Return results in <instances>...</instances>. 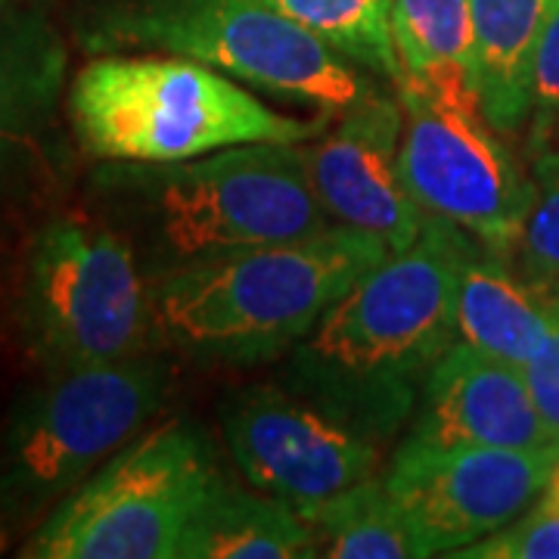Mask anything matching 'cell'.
Wrapping results in <instances>:
<instances>
[{
    "label": "cell",
    "instance_id": "obj_1",
    "mask_svg": "<svg viewBox=\"0 0 559 559\" xmlns=\"http://www.w3.org/2000/svg\"><path fill=\"white\" fill-rule=\"evenodd\" d=\"M473 242L426 215L417 240L367 271L293 348L280 382L380 444L395 439L457 342V277Z\"/></svg>",
    "mask_w": 559,
    "mask_h": 559
},
{
    "label": "cell",
    "instance_id": "obj_2",
    "mask_svg": "<svg viewBox=\"0 0 559 559\" xmlns=\"http://www.w3.org/2000/svg\"><path fill=\"white\" fill-rule=\"evenodd\" d=\"M100 197L156 280L190 261L336 227L299 143H249L180 162H109Z\"/></svg>",
    "mask_w": 559,
    "mask_h": 559
},
{
    "label": "cell",
    "instance_id": "obj_3",
    "mask_svg": "<svg viewBox=\"0 0 559 559\" xmlns=\"http://www.w3.org/2000/svg\"><path fill=\"white\" fill-rule=\"evenodd\" d=\"M389 255L370 234L330 227L308 240L180 264L153 280L162 345L221 364L277 358Z\"/></svg>",
    "mask_w": 559,
    "mask_h": 559
},
{
    "label": "cell",
    "instance_id": "obj_4",
    "mask_svg": "<svg viewBox=\"0 0 559 559\" xmlns=\"http://www.w3.org/2000/svg\"><path fill=\"white\" fill-rule=\"evenodd\" d=\"M69 119L81 146L103 162H180L249 143H305L330 124V112L296 119L271 109L197 60L97 57L69 87Z\"/></svg>",
    "mask_w": 559,
    "mask_h": 559
},
{
    "label": "cell",
    "instance_id": "obj_5",
    "mask_svg": "<svg viewBox=\"0 0 559 559\" xmlns=\"http://www.w3.org/2000/svg\"><path fill=\"white\" fill-rule=\"evenodd\" d=\"M25 345L47 370L159 352L156 283L109 221L62 212L32 237L20 289Z\"/></svg>",
    "mask_w": 559,
    "mask_h": 559
},
{
    "label": "cell",
    "instance_id": "obj_6",
    "mask_svg": "<svg viewBox=\"0 0 559 559\" xmlns=\"http://www.w3.org/2000/svg\"><path fill=\"white\" fill-rule=\"evenodd\" d=\"M94 44L197 60L255 94L330 116L380 91L340 47L252 0H131L103 13Z\"/></svg>",
    "mask_w": 559,
    "mask_h": 559
},
{
    "label": "cell",
    "instance_id": "obj_7",
    "mask_svg": "<svg viewBox=\"0 0 559 559\" xmlns=\"http://www.w3.org/2000/svg\"><path fill=\"white\" fill-rule=\"evenodd\" d=\"M218 454L200 426L143 429L50 510L28 559H178L180 540L218 488Z\"/></svg>",
    "mask_w": 559,
    "mask_h": 559
},
{
    "label": "cell",
    "instance_id": "obj_8",
    "mask_svg": "<svg viewBox=\"0 0 559 559\" xmlns=\"http://www.w3.org/2000/svg\"><path fill=\"white\" fill-rule=\"evenodd\" d=\"M171 385L159 352L50 370L10 417L0 498L20 513L60 503L146 429Z\"/></svg>",
    "mask_w": 559,
    "mask_h": 559
},
{
    "label": "cell",
    "instance_id": "obj_9",
    "mask_svg": "<svg viewBox=\"0 0 559 559\" xmlns=\"http://www.w3.org/2000/svg\"><path fill=\"white\" fill-rule=\"evenodd\" d=\"M395 87L404 109L401 175L423 215L513 255L532 202V175L479 106H451L407 84Z\"/></svg>",
    "mask_w": 559,
    "mask_h": 559
},
{
    "label": "cell",
    "instance_id": "obj_10",
    "mask_svg": "<svg viewBox=\"0 0 559 559\" xmlns=\"http://www.w3.org/2000/svg\"><path fill=\"white\" fill-rule=\"evenodd\" d=\"M221 426L249 485L299 513L373 479L380 466V441L283 382L227 395Z\"/></svg>",
    "mask_w": 559,
    "mask_h": 559
},
{
    "label": "cell",
    "instance_id": "obj_11",
    "mask_svg": "<svg viewBox=\"0 0 559 559\" xmlns=\"http://www.w3.org/2000/svg\"><path fill=\"white\" fill-rule=\"evenodd\" d=\"M557 448H429L401 441L385 473L423 557H454L538 503Z\"/></svg>",
    "mask_w": 559,
    "mask_h": 559
},
{
    "label": "cell",
    "instance_id": "obj_12",
    "mask_svg": "<svg viewBox=\"0 0 559 559\" xmlns=\"http://www.w3.org/2000/svg\"><path fill=\"white\" fill-rule=\"evenodd\" d=\"M404 109L399 94L355 103L340 124L299 143L308 180L336 227L370 234L401 252L423 230L419 209L401 175Z\"/></svg>",
    "mask_w": 559,
    "mask_h": 559
},
{
    "label": "cell",
    "instance_id": "obj_13",
    "mask_svg": "<svg viewBox=\"0 0 559 559\" xmlns=\"http://www.w3.org/2000/svg\"><path fill=\"white\" fill-rule=\"evenodd\" d=\"M404 441L429 448H554L522 367L460 340L423 382Z\"/></svg>",
    "mask_w": 559,
    "mask_h": 559
},
{
    "label": "cell",
    "instance_id": "obj_14",
    "mask_svg": "<svg viewBox=\"0 0 559 559\" xmlns=\"http://www.w3.org/2000/svg\"><path fill=\"white\" fill-rule=\"evenodd\" d=\"M66 50L28 0H0V187L32 162L53 124Z\"/></svg>",
    "mask_w": 559,
    "mask_h": 559
},
{
    "label": "cell",
    "instance_id": "obj_15",
    "mask_svg": "<svg viewBox=\"0 0 559 559\" xmlns=\"http://www.w3.org/2000/svg\"><path fill=\"white\" fill-rule=\"evenodd\" d=\"M550 320L554 299L522 277L510 255L473 242L457 277V340L491 358L525 367L547 340Z\"/></svg>",
    "mask_w": 559,
    "mask_h": 559
},
{
    "label": "cell",
    "instance_id": "obj_16",
    "mask_svg": "<svg viewBox=\"0 0 559 559\" xmlns=\"http://www.w3.org/2000/svg\"><path fill=\"white\" fill-rule=\"evenodd\" d=\"M318 540L296 507L221 479L190 522L178 559H311Z\"/></svg>",
    "mask_w": 559,
    "mask_h": 559
},
{
    "label": "cell",
    "instance_id": "obj_17",
    "mask_svg": "<svg viewBox=\"0 0 559 559\" xmlns=\"http://www.w3.org/2000/svg\"><path fill=\"white\" fill-rule=\"evenodd\" d=\"M554 7L557 0H469L481 112L500 134L528 121L532 60Z\"/></svg>",
    "mask_w": 559,
    "mask_h": 559
},
{
    "label": "cell",
    "instance_id": "obj_18",
    "mask_svg": "<svg viewBox=\"0 0 559 559\" xmlns=\"http://www.w3.org/2000/svg\"><path fill=\"white\" fill-rule=\"evenodd\" d=\"M401 79L451 106H479L469 0H392Z\"/></svg>",
    "mask_w": 559,
    "mask_h": 559
},
{
    "label": "cell",
    "instance_id": "obj_19",
    "mask_svg": "<svg viewBox=\"0 0 559 559\" xmlns=\"http://www.w3.org/2000/svg\"><path fill=\"white\" fill-rule=\"evenodd\" d=\"M318 540V557L330 559H419L417 535L389 495L385 481L367 479L336 498L301 510Z\"/></svg>",
    "mask_w": 559,
    "mask_h": 559
},
{
    "label": "cell",
    "instance_id": "obj_20",
    "mask_svg": "<svg viewBox=\"0 0 559 559\" xmlns=\"http://www.w3.org/2000/svg\"><path fill=\"white\" fill-rule=\"evenodd\" d=\"M308 25L340 47L370 75L399 81L401 62L392 40V0H252Z\"/></svg>",
    "mask_w": 559,
    "mask_h": 559
},
{
    "label": "cell",
    "instance_id": "obj_21",
    "mask_svg": "<svg viewBox=\"0 0 559 559\" xmlns=\"http://www.w3.org/2000/svg\"><path fill=\"white\" fill-rule=\"evenodd\" d=\"M510 261L547 299H559V146L554 143L535 153L532 202Z\"/></svg>",
    "mask_w": 559,
    "mask_h": 559
},
{
    "label": "cell",
    "instance_id": "obj_22",
    "mask_svg": "<svg viewBox=\"0 0 559 559\" xmlns=\"http://www.w3.org/2000/svg\"><path fill=\"white\" fill-rule=\"evenodd\" d=\"M528 146L538 153L559 131V0L544 25L528 81Z\"/></svg>",
    "mask_w": 559,
    "mask_h": 559
},
{
    "label": "cell",
    "instance_id": "obj_23",
    "mask_svg": "<svg viewBox=\"0 0 559 559\" xmlns=\"http://www.w3.org/2000/svg\"><path fill=\"white\" fill-rule=\"evenodd\" d=\"M454 559H559V513L535 507L454 554Z\"/></svg>",
    "mask_w": 559,
    "mask_h": 559
},
{
    "label": "cell",
    "instance_id": "obj_24",
    "mask_svg": "<svg viewBox=\"0 0 559 559\" xmlns=\"http://www.w3.org/2000/svg\"><path fill=\"white\" fill-rule=\"evenodd\" d=\"M522 373L538 407L540 423L550 436V444L559 451V299H554L550 333L538 348V355L522 367Z\"/></svg>",
    "mask_w": 559,
    "mask_h": 559
},
{
    "label": "cell",
    "instance_id": "obj_25",
    "mask_svg": "<svg viewBox=\"0 0 559 559\" xmlns=\"http://www.w3.org/2000/svg\"><path fill=\"white\" fill-rule=\"evenodd\" d=\"M535 507L559 513V463H557V469L550 473V479H547V488H544V495H540Z\"/></svg>",
    "mask_w": 559,
    "mask_h": 559
},
{
    "label": "cell",
    "instance_id": "obj_26",
    "mask_svg": "<svg viewBox=\"0 0 559 559\" xmlns=\"http://www.w3.org/2000/svg\"><path fill=\"white\" fill-rule=\"evenodd\" d=\"M0 503H3V498H0ZM3 538H7V535H3V525H0V550H3Z\"/></svg>",
    "mask_w": 559,
    "mask_h": 559
}]
</instances>
